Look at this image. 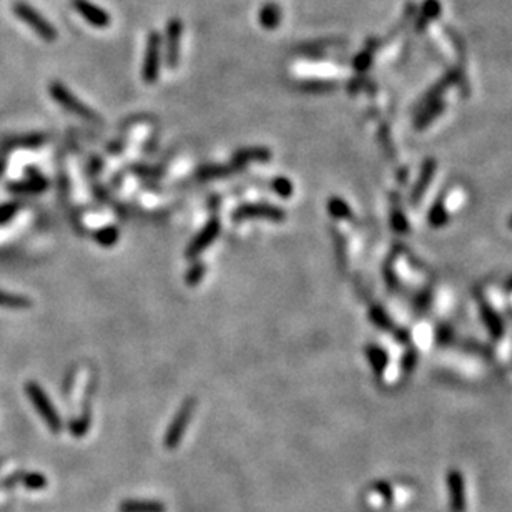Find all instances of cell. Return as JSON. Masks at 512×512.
Returning a JSON list of instances; mask_svg holds the SVG:
<instances>
[{
  "label": "cell",
  "instance_id": "obj_13",
  "mask_svg": "<svg viewBox=\"0 0 512 512\" xmlns=\"http://www.w3.org/2000/svg\"><path fill=\"white\" fill-rule=\"evenodd\" d=\"M120 512H165V506L156 501H123Z\"/></svg>",
  "mask_w": 512,
  "mask_h": 512
},
{
  "label": "cell",
  "instance_id": "obj_18",
  "mask_svg": "<svg viewBox=\"0 0 512 512\" xmlns=\"http://www.w3.org/2000/svg\"><path fill=\"white\" fill-rule=\"evenodd\" d=\"M206 275V264L205 263H195L193 267L188 269L185 275V283L188 286H196L201 283Z\"/></svg>",
  "mask_w": 512,
  "mask_h": 512
},
{
  "label": "cell",
  "instance_id": "obj_7",
  "mask_svg": "<svg viewBox=\"0 0 512 512\" xmlns=\"http://www.w3.org/2000/svg\"><path fill=\"white\" fill-rule=\"evenodd\" d=\"M220 231H222V223H220V220L218 218L210 220V222L203 227V230H201L198 235L193 238L190 246H188L187 251H185L187 258L193 260V258H196V256H200L201 253H203V251L208 248V246L212 245L215 240H217Z\"/></svg>",
  "mask_w": 512,
  "mask_h": 512
},
{
  "label": "cell",
  "instance_id": "obj_3",
  "mask_svg": "<svg viewBox=\"0 0 512 512\" xmlns=\"http://www.w3.org/2000/svg\"><path fill=\"white\" fill-rule=\"evenodd\" d=\"M25 393L27 396L30 398V401L34 403L35 410H37L40 417L45 421V424L48 426V429H50L52 433H60L62 429L60 416H58L57 410L53 407L50 399H48L47 394H45V391L40 388L37 383L30 381V383L25 384Z\"/></svg>",
  "mask_w": 512,
  "mask_h": 512
},
{
  "label": "cell",
  "instance_id": "obj_9",
  "mask_svg": "<svg viewBox=\"0 0 512 512\" xmlns=\"http://www.w3.org/2000/svg\"><path fill=\"white\" fill-rule=\"evenodd\" d=\"M183 25L178 19H172L167 25V65L177 69L180 58V39H182Z\"/></svg>",
  "mask_w": 512,
  "mask_h": 512
},
{
  "label": "cell",
  "instance_id": "obj_8",
  "mask_svg": "<svg viewBox=\"0 0 512 512\" xmlns=\"http://www.w3.org/2000/svg\"><path fill=\"white\" fill-rule=\"evenodd\" d=\"M72 6L82 15L83 20H87L90 25L97 27V29H105L112 24L110 13H107L90 0H72Z\"/></svg>",
  "mask_w": 512,
  "mask_h": 512
},
{
  "label": "cell",
  "instance_id": "obj_4",
  "mask_svg": "<svg viewBox=\"0 0 512 512\" xmlns=\"http://www.w3.org/2000/svg\"><path fill=\"white\" fill-rule=\"evenodd\" d=\"M195 407H196L195 398H188L185 399V403L182 404L177 416L173 417L172 424L168 426L167 434H165V446L168 449H175L180 444V441H182L183 434H185L187 431V426L190 424L193 412H195Z\"/></svg>",
  "mask_w": 512,
  "mask_h": 512
},
{
  "label": "cell",
  "instance_id": "obj_1",
  "mask_svg": "<svg viewBox=\"0 0 512 512\" xmlns=\"http://www.w3.org/2000/svg\"><path fill=\"white\" fill-rule=\"evenodd\" d=\"M48 92H50V97L62 107V109L80 116V119L87 120L90 123L102 125V116L98 115L95 110L90 109L88 105H85L83 102H80L62 82H50V85H48Z\"/></svg>",
  "mask_w": 512,
  "mask_h": 512
},
{
  "label": "cell",
  "instance_id": "obj_5",
  "mask_svg": "<svg viewBox=\"0 0 512 512\" xmlns=\"http://www.w3.org/2000/svg\"><path fill=\"white\" fill-rule=\"evenodd\" d=\"M286 213L278 206L268 205V203H246L238 206L233 213V220L240 222V220H268V222H285Z\"/></svg>",
  "mask_w": 512,
  "mask_h": 512
},
{
  "label": "cell",
  "instance_id": "obj_22",
  "mask_svg": "<svg viewBox=\"0 0 512 512\" xmlns=\"http://www.w3.org/2000/svg\"><path fill=\"white\" fill-rule=\"evenodd\" d=\"M17 208H19V206H17V205L2 206V208H0V223H4V222H7V220H11L13 217V213L17 212Z\"/></svg>",
  "mask_w": 512,
  "mask_h": 512
},
{
  "label": "cell",
  "instance_id": "obj_21",
  "mask_svg": "<svg viewBox=\"0 0 512 512\" xmlns=\"http://www.w3.org/2000/svg\"><path fill=\"white\" fill-rule=\"evenodd\" d=\"M88 426H90V416H88V412H85V415L80 417V419L74 421V423L70 424V431H72V434L80 438V436L87 434Z\"/></svg>",
  "mask_w": 512,
  "mask_h": 512
},
{
  "label": "cell",
  "instance_id": "obj_14",
  "mask_svg": "<svg viewBox=\"0 0 512 512\" xmlns=\"http://www.w3.org/2000/svg\"><path fill=\"white\" fill-rule=\"evenodd\" d=\"M235 172V168L231 165H206V167H201L198 172H196V178L198 180H220L227 178L228 175Z\"/></svg>",
  "mask_w": 512,
  "mask_h": 512
},
{
  "label": "cell",
  "instance_id": "obj_16",
  "mask_svg": "<svg viewBox=\"0 0 512 512\" xmlns=\"http://www.w3.org/2000/svg\"><path fill=\"white\" fill-rule=\"evenodd\" d=\"M120 233L115 227H105L95 233V240L102 246H114L119 241Z\"/></svg>",
  "mask_w": 512,
  "mask_h": 512
},
{
  "label": "cell",
  "instance_id": "obj_10",
  "mask_svg": "<svg viewBox=\"0 0 512 512\" xmlns=\"http://www.w3.org/2000/svg\"><path fill=\"white\" fill-rule=\"evenodd\" d=\"M271 159V151L269 148L264 147H250V148H241L238 150L231 159V167L238 170L241 167H246V165L251 163V161H267Z\"/></svg>",
  "mask_w": 512,
  "mask_h": 512
},
{
  "label": "cell",
  "instance_id": "obj_17",
  "mask_svg": "<svg viewBox=\"0 0 512 512\" xmlns=\"http://www.w3.org/2000/svg\"><path fill=\"white\" fill-rule=\"evenodd\" d=\"M271 188L278 196H281V198H290V196L293 195V191H295L293 183H291L290 180L285 178V177H278V178L273 180Z\"/></svg>",
  "mask_w": 512,
  "mask_h": 512
},
{
  "label": "cell",
  "instance_id": "obj_6",
  "mask_svg": "<svg viewBox=\"0 0 512 512\" xmlns=\"http://www.w3.org/2000/svg\"><path fill=\"white\" fill-rule=\"evenodd\" d=\"M161 37L159 32H151L147 39V50L143 58L142 77L147 83H155L160 75V62H161Z\"/></svg>",
  "mask_w": 512,
  "mask_h": 512
},
{
  "label": "cell",
  "instance_id": "obj_19",
  "mask_svg": "<svg viewBox=\"0 0 512 512\" xmlns=\"http://www.w3.org/2000/svg\"><path fill=\"white\" fill-rule=\"evenodd\" d=\"M19 479H20V483L29 489H43L45 486H47V479H45V476L37 474V473L20 474Z\"/></svg>",
  "mask_w": 512,
  "mask_h": 512
},
{
  "label": "cell",
  "instance_id": "obj_2",
  "mask_svg": "<svg viewBox=\"0 0 512 512\" xmlns=\"http://www.w3.org/2000/svg\"><path fill=\"white\" fill-rule=\"evenodd\" d=\"M12 12L17 19L24 22L27 27H30V29H32L40 39H43L45 42H53V40H57L58 34L55 27H53L47 19H43V15H40V13L35 11L34 7H30L29 4L13 2Z\"/></svg>",
  "mask_w": 512,
  "mask_h": 512
},
{
  "label": "cell",
  "instance_id": "obj_15",
  "mask_svg": "<svg viewBox=\"0 0 512 512\" xmlns=\"http://www.w3.org/2000/svg\"><path fill=\"white\" fill-rule=\"evenodd\" d=\"M0 306L11 308V309H25L32 306V301L27 296L7 293V291H0Z\"/></svg>",
  "mask_w": 512,
  "mask_h": 512
},
{
  "label": "cell",
  "instance_id": "obj_20",
  "mask_svg": "<svg viewBox=\"0 0 512 512\" xmlns=\"http://www.w3.org/2000/svg\"><path fill=\"white\" fill-rule=\"evenodd\" d=\"M298 87L306 92H325V90L333 88V85L331 82H323V80H304V82H299Z\"/></svg>",
  "mask_w": 512,
  "mask_h": 512
},
{
  "label": "cell",
  "instance_id": "obj_11",
  "mask_svg": "<svg viewBox=\"0 0 512 512\" xmlns=\"http://www.w3.org/2000/svg\"><path fill=\"white\" fill-rule=\"evenodd\" d=\"M447 487L449 497H451V511L452 512H464L466 509V497H464V480L457 471H451L447 476Z\"/></svg>",
  "mask_w": 512,
  "mask_h": 512
},
{
  "label": "cell",
  "instance_id": "obj_12",
  "mask_svg": "<svg viewBox=\"0 0 512 512\" xmlns=\"http://www.w3.org/2000/svg\"><path fill=\"white\" fill-rule=\"evenodd\" d=\"M258 17H260V24H262V27H264L267 30H273L281 24L283 11L276 2H268L262 7Z\"/></svg>",
  "mask_w": 512,
  "mask_h": 512
}]
</instances>
